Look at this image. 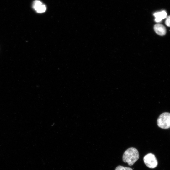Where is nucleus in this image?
<instances>
[{
    "label": "nucleus",
    "instance_id": "nucleus-1",
    "mask_svg": "<svg viewBox=\"0 0 170 170\" xmlns=\"http://www.w3.org/2000/svg\"><path fill=\"white\" fill-rule=\"evenodd\" d=\"M139 153L137 150L131 147L125 152L123 156V160L129 165L132 166L139 159Z\"/></svg>",
    "mask_w": 170,
    "mask_h": 170
},
{
    "label": "nucleus",
    "instance_id": "nucleus-2",
    "mask_svg": "<svg viewBox=\"0 0 170 170\" xmlns=\"http://www.w3.org/2000/svg\"><path fill=\"white\" fill-rule=\"evenodd\" d=\"M158 126L162 129L170 128V113L165 112L161 114L157 120Z\"/></svg>",
    "mask_w": 170,
    "mask_h": 170
},
{
    "label": "nucleus",
    "instance_id": "nucleus-3",
    "mask_svg": "<svg viewBox=\"0 0 170 170\" xmlns=\"http://www.w3.org/2000/svg\"><path fill=\"white\" fill-rule=\"evenodd\" d=\"M145 165L149 168H154L157 165V161L155 155L151 153L145 155L144 157Z\"/></svg>",
    "mask_w": 170,
    "mask_h": 170
},
{
    "label": "nucleus",
    "instance_id": "nucleus-4",
    "mask_svg": "<svg viewBox=\"0 0 170 170\" xmlns=\"http://www.w3.org/2000/svg\"><path fill=\"white\" fill-rule=\"evenodd\" d=\"M34 9L39 13L45 12L46 9V6L42 4L41 2L39 1H35L33 4Z\"/></svg>",
    "mask_w": 170,
    "mask_h": 170
},
{
    "label": "nucleus",
    "instance_id": "nucleus-5",
    "mask_svg": "<svg viewBox=\"0 0 170 170\" xmlns=\"http://www.w3.org/2000/svg\"><path fill=\"white\" fill-rule=\"evenodd\" d=\"M154 29L155 32L160 36H163L166 34V29L163 25L161 24H156L154 26Z\"/></svg>",
    "mask_w": 170,
    "mask_h": 170
},
{
    "label": "nucleus",
    "instance_id": "nucleus-6",
    "mask_svg": "<svg viewBox=\"0 0 170 170\" xmlns=\"http://www.w3.org/2000/svg\"><path fill=\"white\" fill-rule=\"evenodd\" d=\"M153 15L155 17V21L157 23L161 22L162 20L167 17V13L164 10L156 12Z\"/></svg>",
    "mask_w": 170,
    "mask_h": 170
},
{
    "label": "nucleus",
    "instance_id": "nucleus-7",
    "mask_svg": "<svg viewBox=\"0 0 170 170\" xmlns=\"http://www.w3.org/2000/svg\"><path fill=\"white\" fill-rule=\"evenodd\" d=\"M115 170H133L130 167H126L122 166L119 165L117 167Z\"/></svg>",
    "mask_w": 170,
    "mask_h": 170
},
{
    "label": "nucleus",
    "instance_id": "nucleus-8",
    "mask_svg": "<svg viewBox=\"0 0 170 170\" xmlns=\"http://www.w3.org/2000/svg\"><path fill=\"white\" fill-rule=\"evenodd\" d=\"M165 24L167 26L170 27V16L166 18Z\"/></svg>",
    "mask_w": 170,
    "mask_h": 170
}]
</instances>
